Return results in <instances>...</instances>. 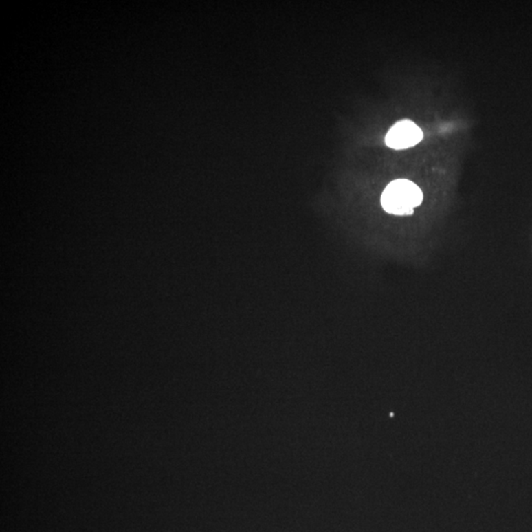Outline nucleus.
<instances>
[{
  "instance_id": "f03ea898",
  "label": "nucleus",
  "mask_w": 532,
  "mask_h": 532,
  "mask_svg": "<svg viewBox=\"0 0 532 532\" xmlns=\"http://www.w3.org/2000/svg\"><path fill=\"white\" fill-rule=\"evenodd\" d=\"M423 140V131L415 122L409 120L397 122L386 136V146L395 150L415 146Z\"/></svg>"
},
{
  "instance_id": "f257e3e1",
  "label": "nucleus",
  "mask_w": 532,
  "mask_h": 532,
  "mask_svg": "<svg viewBox=\"0 0 532 532\" xmlns=\"http://www.w3.org/2000/svg\"><path fill=\"white\" fill-rule=\"evenodd\" d=\"M381 206L390 214L412 215L414 208L423 201V192L419 186L408 179H395L381 195Z\"/></svg>"
}]
</instances>
